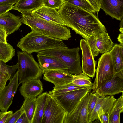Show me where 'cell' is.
<instances>
[{"mask_svg":"<svg viewBox=\"0 0 123 123\" xmlns=\"http://www.w3.org/2000/svg\"><path fill=\"white\" fill-rule=\"evenodd\" d=\"M57 11L65 26L86 40L103 31L107 32L106 28L95 13L66 1Z\"/></svg>","mask_w":123,"mask_h":123,"instance_id":"6da1fadb","label":"cell"},{"mask_svg":"<svg viewBox=\"0 0 123 123\" xmlns=\"http://www.w3.org/2000/svg\"><path fill=\"white\" fill-rule=\"evenodd\" d=\"M20 13L22 23L28 26L32 31L62 40H68L71 37L70 29L66 26L34 17L31 12Z\"/></svg>","mask_w":123,"mask_h":123,"instance_id":"7a4b0ae2","label":"cell"},{"mask_svg":"<svg viewBox=\"0 0 123 123\" xmlns=\"http://www.w3.org/2000/svg\"><path fill=\"white\" fill-rule=\"evenodd\" d=\"M17 46L22 51L30 54L52 49L68 48L62 40L32 30L20 39Z\"/></svg>","mask_w":123,"mask_h":123,"instance_id":"3957f363","label":"cell"},{"mask_svg":"<svg viewBox=\"0 0 123 123\" xmlns=\"http://www.w3.org/2000/svg\"><path fill=\"white\" fill-rule=\"evenodd\" d=\"M80 49L79 47L56 49L43 51L37 54L58 58L66 65L67 68L66 70L69 73L77 74L82 72L79 53Z\"/></svg>","mask_w":123,"mask_h":123,"instance_id":"277c9868","label":"cell"},{"mask_svg":"<svg viewBox=\"0 0 123 123\" xmlns=\"http://www.w3.org/2000/svg\"><path fill=\"white\" fill-rule=\"evenodd\" d=\"M18 71L19 84L32 79H39L43 73L39 64L31 54L18 51Z\"/></svg>","mask_w":123,"mask_h":123,"instance_id":"5b68a950","label":"cell"},{"mask_svg":"<svg viewBox=\"0 0 123 123\" xmlns=\"http://www.w3.org/2000/svg\"><path fill=\"white\" fill-rule=\"evenodd\" d=\"M96 72L93 93H95L114 75V67L110 51L103 54L99 58Z\"/></svg>","mask_w":123,"mask_h":123,"instance_id":"8992f818","label":"cell"},{"mask_svg":"<svg viewBox=\"0 0 123 123\" xmlns=\"http://www.w3.org/2000/svg\"><path fill=\"white\" fill-rule=\"evenodd\" d=\"M66 114L55 97L48 93L41 123H63Z\"/></svg>","mask_w":123,"mask_h":123,"instance_id":"52a82bcc","label":"cell"},{"mask_svg":"<svg viewBox=\"0 0 123 123\" xmlns=\"http://www.w3.org/2000/svg\"><path fill=\"white\" fill-rule=\"evenodd\" d=\"M91 93V91L87 92L71 113L66 114L63 123H89L88 106Z\"/></svg>","mask_w":123,"mask_h":123,"instance_id":"ba28073f","label":"cell"},{"mask_svg":"<svg viewBox=\"0 0 123 123\" xmlns=\"http://www.w3.org/2000/svg\"><path fill=\"white\" fill-rule=\"evenodd\" d=\"M92 89V88H89L75 90L54 97L67 114H69L73 111L82 98Z\"/></svg>","mask_w":123,"mask_h":123,"instance_id":"9c48e42d","label":"cell"},{"mask_svg":"<svg viewBox=\"0 0 123 123\" xmlns=\"http://www.w3.org/2000/svg\"><path fill=\"white\" fill-rule=\"evenodd\" d=\"M18 80L17 71L10 80L8 85L0 92V109L2 112L7 111L12 103L13 97L19 85Z\"/></svg>","mask_w":123,"mask_h":123,"instance_id":"30bf717a","label":"cell"},{"mask_svg":"<svg viewBox=\"0 0 123 123\" xmlns=\"http://www.w3.org/2000/svg\"><path fill=\"white\" fill-rule=\"evenodd\" d=\"M80 46L82 50V72L90 77L93 78L96 72L97 61L94 59L86 40L82 39L80 40Z\"/></svg>","mask_w":123,"mask_h":123,"instance_id":"8fae6325","label":"cell"},{"mask_svg":"<svg viewBox=\"0 0 123 123\" xmlns=\"http://www.w3.org/2000/svg\"><path fill=\"white\" fill-rule=\"evenodd\" d=\"M116 99L113 96L99 97L93 110L88 114L89 123L98 119V116L102 114L106 113L109 115Z\"/></svg>","mask_w":123,"mask_h":123,"instance_id":"7c38bea8","label":"cell"},{"mask_svg":"<svg viewBox=\"0 0 123 123\" xmlns=\"http://www.w3.org/2000/svg\"><path fill=\"white\" fill-rule=\"evenodd\" d=\"M43 79L53 84L54 86H60L70 83L72 82L74 75L66 70H50L43 74Z\"/></svg>","mask_w":123,"mask_h":123,"instance_id":"4fadbf2b","label":"cell"},{"mask_svg":"<svg viewBox=\"0 0 123 123\" xmlns=\"http://www.w3.org/2000/svg\"><path fill=\"white\" fill-rule=\"evenodd\" d=\"M123 92V78L113 77L95 93L100 97L113 96Z\"/></svg>","mask_w":123,"mask_h":123,"instance_id":"5bb4252c","label":"cell"},{"mask_svg":"<svg viewBox=\"0 0 123 123\" xmlns=\"http://www.w3.org/2000/svg\"><path fill=\"white\" fill-rule=\"evenodd\" d=\"M19 90L24 98H33L41 94L43 91V84L39 79L26 81L22 83Z\"/></svg>","mask_w":123,"mask_h":123,"instance_id":"9a60e30c","label":"cell"},{"mask_svg":"<svg viewBox=\"0 0 123 123\" xmlns=\"http://www.w3.org/2000/svg\"><path fill=\"white\" fill-rule=\"evenodd\" d=\"M31 12L35 17L65 26L58 11L55 9L42 6Z\"/></svg>","mask_w":123,"mask_h":123,"instance_id":"2e32d148","label":"cell"},{"mask_svg":"<svg viewBox=\"0 0 123 123\" xmlns=\"http://www.w3.org/2000/svg\"><path fill=\"white\" fill-rule=\"evenodd\" d=\"M101 9L116 20H121L123 16V0H101Z\"/></svg>","mask_w":123,"mask_h":123,"instance_id":"e0dca14e","label":"cell"},{"mask_svg":"<svg viewBox=\"0 0 123 123\" xmlns=\"http://www.w3.org/2000/svg\"><path fill=\"white\" fill-rule=\"evenodd\" d=\"M37 56L39 67L43 74L46 71L50 70L67 69L65 64L56 57L37 54Z\"/></svg>","mask_w":123,"mask_h":123,"instance_id":"ac0fdd59","label":"cell"},{"mask_svg":"<svg viewBox=\"0 0 123 123\" xmlns=\"http://www.w3.org/2000/svg\"><path fill=\"white\" fill-rule=\"evenodd\" d=\"M22 24L19 16L9 11L0 15V26L4 29L8 36L18 30Z\"/></svg>","mask_w":123,"mask_h":123,"instance_id":"d6986e66","label":"cell"},{"mask_svg":"<svg viewBox=\"0 0 123 123\" xmlns=\"http://www.w3.org/2000/svg\"><path fill=\"white\" fill-rule=\"evenodd\" d=\"M18 69V65L9 66L0 60V92L6 86L7 81L13 77Z\"/></svg>","mask_w":123,"mask_h":123,"instance_id":"ffe728a7","label":"cell"},{"mask_svg":"<svg viewBox=\"0 0 123 123\" xmlns=\"http://www.w3.org/2000/svg\"><path fill=\"white\" fill-rule=\"evenodd\" d=\"M120 44H115L110 52L114 67L115 73L113 77L123 78V55L120 53Z\"/></svg>","mask_w":123,"mask_h":123,"instance_id":"44dd1931","label":"cell"},{"mask_svg":"<svg viewBox=\"0 0 123 123\" xmlns=\"http://www.w3.org/2000/svg\"><path fill=\"white\" fill-rule=\"evenodd\" d=\"M48 93H43L36 98V107L32 123H41L47 103Z\"/></svg>","mask_w":123,"mask_h":123,"instance_id":"7402d4cb","label":"cell"},{"mask_svg":"<svg viewBox=\"0 0 123 123\" xmlns=\"http://www.w3.org/2000/svg\"><path fill=\"white\" fill-rule=\"evenodd\" d=\"M107 32H102L96 36V46L99 53L103 54L110 51L114 44Z\"/></svg>","mask_w":123,"mask_h":123,"instance_id":"603a6c76","label":"cell"},{"mask_svg":"<svg viewBox=\"0 0 123 123\" xmlns=\"http://www.w3.org/2000/svg\"><path fill=\"white\" fill-rule=\"evenodd\" d=\"M43 6L42 0H19L12 10L22 12H31Z\"/></svg>","mask_w":123,"mask_h":123,"instance_id":"cb8c5ba5","label":"cell"},{"mask_svg":"<svg viewBox=\"0 0 123 123\" xmlns=\"http://www.w3.org/2000/svg\"><path fill=\"white\" fill-rule=\"evenodd\" d=\"M114 102L109 115V123H120V113L123 112V94Z\"/></svg>","mask_w":123,"mask_h":123,"instance_id":"d4e9b609","label":"cell"},{"mask_svg":"<svg viewBox=\"0 0 123 123\" xmlns=\"http://www.w3.org/2000/svg\"><path fill=\"white\" fill-rule=\"evenodd\" d=\"M93 85L89 86H78L75 85L71 82L66 85L54 86L53 89L49 92L48 93L55 97L62 95L71 91L86 88H92Z\"/></svg>","mask_w":123,"mask_h":123,"instance_id":"484cf974","label":"cell"},{"mask_svg":"<svg viewBox=\"0 0 123 123\" xmlns=\"http://www.w3.org/2000/svg\"><path fill=\"white\" fill-rule=\"evenodd\" d=\"M15 51L13 47L7 43L0 42V60L5 63L15 56Z\"/></svg>","mask_w":123,"mask_h":123,"instance_id":"4316f807","label":"cell"},{"mask_svg":"<svg viewBox=\"0 0 123 123\" xmlns=\"http://www.w3.org/2000/svg\"><path fill=\"white\" fill-rule=\"evenodd\" d=\"M36 97L25 98L21 107L25 112L30 123H32L35 112Z\"/></svg>","mask_w":123,"mask_h":123,"instance_id":"83f0119b","label":"cell"},{"mask_svg":"<svg viewBox=\"0 0 123 123\" xmlns=\"http://www.w3.org/2000/svg\"><path fill=\"white\" fill-rule=\"evenodd\" d=\"M72 83L78 86H89L93 85L90 78L82 72L79 74H74Z\"/></svg>","mask_w":123,"mask_h":123,"instance_id":"f1b7e54d","label":"cell"},{"mask_svg":"<svg viewBox=\"0 0 123 123\" xmlns=\"http://www.w3.org/2000/svg\"><path fill=\"white\" fill-rule=\"evenodd\" d=\"M69 3L89 12L95 13V11L86 0H66Z\"/></svg>","mask_w":123,"mask_h":123,"instance_id":"f546056e","label":"cell"},{"mask_svg":"<svg viewBox=\"0 0 123 123\" xmlns=\"http://www.w3.org/2000/svg\"><path fill=\"white\" fill-rule=\"evenodd\" d=\"M66 1V0H42V5L58 10Z\"/></svg>","mask_w":123,"mask_h":123,"instance_id":"4dcf8cb0","label":"cell"},{"mask_svg":"<svg viewBox=\"0 0 123 123\" xmlns=\"http://www.w3.org/2000/svg\"><path fill=\"white\" fill-rule=\"evenodd\" d=\"M86 40L93 56H98L99 52L96 46V36L92 37Z\"/></svg>","mask_w":123,"mask_h":123,"instance_id":"1f68e13d","label":"cell"},{"mask_svg":"<svg viewBox=\"0 0 123 123\" xmlns=\"http://www.w3.org/2000/svg\"><path fill=\"white\" fill-rule=\"evenodd\" d=\"M100 96L95 93H91L88 102V114L91 113L94 109L98 98Z\"/></svg>","mask_w":123,"mask_h":123,"instance_id":"d6a6232c","label":"cell"},{"mask_svg":"<svg viewBox=\"0 0 123 123\" xmlns=\"http://www.w3.org/2000/svg\"><path fill=\"white\" fill-rule=\"evenodd\" d=\"M24 111L21 107L19 110L12 114L7 119L5 123H16Z\"/></svg>","mask_w":123,"mask_h":123,"instance_id":"836d02e7","label":"cell"},{"mask_svg":"<svg viewBox=\"0 0 123 123\" xmlns=\"http://www.w3.org/2000/svg\"><path fill=\"white\" fill-rule=\"evenodd\" d=\"M93 7L96 13H98L101 9V0H86Z\"/></svg>","mask_w":123,"mask_h":123,"instance_id":"e575fe53","label":"cell"},{"mask_svg":"<svg viewBox=\"0 0 123 123\" xmlns=\"http://www.w3.org/2000/svg\"><path fill=\"white\" fill-rule=\"evenodd\" d=\"M13 113L12 111L1 112L0 114V123H5L7 119Z\"/></svg>","mask_w":123,"mask_h":123,"instance_id":"d590c367","label":"cell"},{"mask_svg":"<svg viewBox=\"0 0 123 123\" xmlns=\"http://www.w3.org/2000/svg\"><path fill=\"white\" fill-rule=\"evenodd\" d=\"M8 35L6 31L3 27L0 26V42L6 43Z\"/></svg>","mask_w":123,"mask_h":123,"instance_id":"8d00e7d4","label":"cell"},{"mask_svg":"<svg viewBox=\"0 0 123 123\" xmlns=\"http://www.w3.org/2000/svg\"><path fill=\"white\" fill-rule=\"evenodd\" d=\"M13 5H0V15L12 10Z\"/></svg>","mask_w":123,"mask_h":123,"instance_id":"74e56055","label":"cell"},{"mask_svg":"<svg viewBox=\"0 0 123 123\" xmlns=\"http://www.w3.org/2000/svg\"><path fill=\"white\" fill-rule=\"evenodd\" d=\"M16 123H30L26 113L24 111Z\"/></svg>","mask_w":123,"mask_h":123,"instance_id":"f35d334b","label":"cell"},{"mask_svg":"<svg viewBox=\"0 0 123 123\" xmlns=\"http://www.w3.org/2000/svg\"><path fill=\"white\" fill-rule=\"evenodd\" d=\"M101 123H109V114L104 113L98 117V119Z\"/></svg>","mask_w":123,"mask_h":123,"instance_id":"ab89813d","label":"cell"},{"mask_svg":"<svg viewBox=\"0 0 123 123\" xmlns=\"http://www.w3.org/2000/svg\"><path fill=\"white\" fill-rule=\"evenodd\" d=\"M19 0H0V5H13L17 3Z\"/></svg>","mask_w":123,"mask_h":123,"instance_id":"60d3db41","label":"cell"},{"mask_svg":"<svg viewBox=\"0 0 123 123\" xmlns=\"http://www.w3.org/2000/svg\"><path fill=\"white\" fill-rule=\"evenodd\" d=\"M117 39L120 44L123 46V33H121L119 34Z\"/></svg>","mask_w":123,"mask_h":123,"instance_id":"b9f144b4","label":"cell"},{"mask_svg":"<svg viewBox=\"0 0 123 123\" xmlns=\"http://www.w3.org/2000/svg\"><path fill=\"white\" fill-rule=\"evenodd\" d=\"M123 27L122 28H120L119 29V31L121 33H123Z\"/></svg>","mask_w":123,"mask_h":123,"instance_id":"7bdbcfd3","label":"cell"},{"mask_svg":"<svg viewBox=\"0 0 123 123\" xmlns=\"http://www.w3.org/2000/svg\"><path fill=\"white\" fill-rule=\"evenodd\" d=\"M0 113H1V111H0Z\"/></svg>","mask_w":123,"mask_h":123,"instance_id":"ee69618b","label":"cell"}]
</instances>
